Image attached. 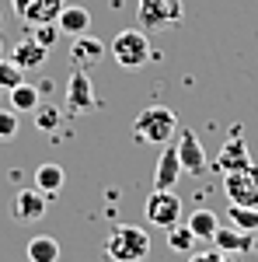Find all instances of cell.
Listing matches in <instances>:
<instances>
[{
    "instance_id": "1",
    "label": "cell",
    "mask_w": 258,
    "mask_h": 262,
    "mask_svg": "<svg viewBox=\"0 0 258 262\" xmlns=\"http://www.w3.org/2000/svg\"><path fill=\"white\" fill-rule=\"evenodd\" d=\"M105 255L112 262H143L150 255V234L136 224H115L105 238Z\"/></svg>"
},
{
    "instance_id": "2",
    "label": "cell",
    "mask_w": 258,
    "mask_h": 262,
    "mask_svg": "<svg viewBox=\"0 0 258 262\" xmlns=\"http://www.w3.org/2000/svg\"><path fill=\"white\" fill-rule=\"evenodd\" d=\"M133 133L139 143H171L178 133V116L168 108V105H150L143 108L136 119H133Z\"/></svg>"
},
{
    "instance_id": "3",
    "label": "cell",
    "mask_w": 258,
    "mask_h": 262,
    "mask_svg": "<svg viewBox=\"0 0 258 262\" xmlns=\"http://www.w3.org/2000/svg\"><path fill=\"white\" fill-rule=\"evenodd\" d=\"M108 53H112V60L119 63L122 70H139L143 63L154 56L150 39H147V32H143V28H122L119 35L112 39Z\"/></svg>"
},
{
    "instance_id": "4",
    "label": "cell",
    "mask_w": 258,
    "mask_h": 262,
    "mask_svg": "<svg viewBox=\"0 0 258 262\" xmlns=\"http://www.w3.org/2000/svg\"><path fill=\"white\" fill-rule=\"evenodd\" d=\"M185 18L181 0H136V21L143 32H171Z\"/></svg>"
},
{
    "instance_id": "5",
    "label": "cell",
    "mask_w": 258,
    "mask_h": 262,
    "mask_svg": "<svg viewBox=\"0 0 258 262\" xmlns=\"http://www.w3.org/2000/svg\"><path fill=\"white\" fill-rule=\"evenodd\" d=\"M181 196L178 192H171V189H154L147 203H143V217L150 221V227H175L181 221Z\"/></svg>"
},
{
    "instance_id": "6",
    "label": "cell",
    "mask_w": 258,
    "mask_h": 262,
    "mask_svg": "<svg viewBox=\"0 0 258 262\" xmlns=\"http://www.w3.org/2000/svg\"><path fill=\"white\" fill-rule=\"evenodd\" d=\"M223 192L230 206H258V168L248 164L241 171H227L223 175Z\"/></svg>"
},
{
    "instance_id": "7",
    "label": "cell",
    "mask_w": 258,
    "mask_h": 262,
    "mask_svg": "<svg viewBox=\"0 0 258 262\" xmlns=\"http://www.w3.org/2000/svg\"><path fill=\"white\" fill-rule=\"evenodd\" d=\"M175 147H178V161L185 175H206L209 161H206V150H202V143H199V137L192 129H181Z\"/></svg>"
},
{
    "instance_id": "8",
    "label": "cell",
    "mask_w": 258,
    "mask_h": 262,
    "mask_svg": "<svg viewBox=\"0 0 258 262\" xmlns=\"http://www.w3.org/2000/svg\"><path fill=\"white\" fill-rule=\"evenodd\" d=\"M45 206H49V200L32 185V189H18V192H14L11 213H14V221L32 224V221H42V217H45Z\"/></svg>"
},
{
    "instance_id": "9",
    "label": "cell",
    "mask_w": 258,
    "mask_h": 262,
    "mask_svg": "<svg viewBox=\"0 0 258 262\" xmlns=\"http://www.w3.org/2000/svg\"><path fill=\"white\" fill-rule=\"evenodd\" d=\"M251 164V154H248V143H244V137H241V129H234L230 137H227V143H223V150L217 154V161H213V168L217 171H241V168H248Z\"/></svg>"
},
{
    "instance_id": "10",
    "label": "cell",
    "mask_w": 258,
    "mask_h": 262,
    "mask_svg": "<svg viewBox=\"0 0 258 262\" xmlns=\"http://www.w3.org/2000/svg\"><path fill=\"white\" fill-rule=\"evenodd\" d=\"M66 105H70V112H77V116L98 108V98H95L91 77H87L84 70H77V74L70 77V84H66Z\"/></svg>"
},
{
    "instance_id": "11",
    "label": "cell",
    "mask_w": 258,
    "mask_h": 262,
    "mask_svg": "<svg viewBox=\"0 0 258 262\" xmlns=\"http://www.w3.org/2000/svg\"><path fill=\"white\" fill-rule=\"evenodd\" d=\"M181 175L185 171H181V161H178V147L164 143V150H160V158H157V168H154V189H175Z\"/></svg>"
},
{
    "instance_id": "12",
    "label": "cell",
    "mask_w": 258,
    "mask_h": 262,
    "mask_svg": "<svg viewBox=\"0 0 258 262\" xmlns=\"http://www.w3.org/2000/svg\"><path fill=\"white\" fill-rule=\"evenodd\" d=\"M45 56H49V49L39 46L35 39H21V42L11 46V63L18 67L21 74H25V70H39L42 63H45Z\"/></svg>"
},
{
    "instance_id": "13",
    "label": "cell",
    "mask_w": 258,
    "mask_h": 262,
    "mask_svg": "<svg viewBox=\"0 0 258 262\" xmlns=\"http://www.w3.org/2000/svg\"><path fill=\"white\" fill-rule=\"evenodd\" d=\"M105 53H108V49H105V42H101L98 35H87V32H84V35H74V46H70V60L77 63L80 70H84V67H91V63H98Z\"/></svg>"
},
{
    "instance_id": "14",
    "label": "cell",
    "mask_w": 258,
    "mask_h": 262,
    "mask_svg": "<svg viewBox=\"0 0 258 262\" xmlns=\"http://www.w3.org/2000/svg\"><path fill=\"white\" fill-rule=\"evenodd\" d=\"M35 189H39L45 200H56L60 196V189H63V182H66V171H63V164H56V161H45V164H39L35 168Z\"/></svg>"
},
{
    "instance_id": "15",
    "label": "cell",
    "mask_w": 258,
    "mask_h": 262,
    "mask_svg": "<svg viewBox=\"0 0 258 262\" xmlns=\"http://www.w3.org/2000/svg\"><path fill=\"white\" fill-rule=\"evenodd\" d=\"M213 245H217L220 255H238V252H251V248H255V238L244 234V231H238V227H217Z\"/></svg>"
},
{
    "instance_id": "16",
    "label": "cell",
    "mask_w": 258,
    "mask_h": 262,
    "mask_svg": "<svg viewBox=\"0 0 258 262\" xmlns=\"http://www.w3.org/2000/svg\"><path fill=\"white\" fill-rule=\"evenodd\" d=\"M63 7H66V0H32L28 11L21 14V21H28V25H56Z\"/></svg>"
},
{
    "instance_id": "17",
    "label": "cell",
    "mask_w": 258,
    "mask_h": 262,
    "mask_svg": "<svg viewBox=\"0 0 258 262\" xmlns=\"http://www.w3.org/2000/svg\"><path fill=\"white\" fill-rule=\"evenodd\" d=\"M25 252H28V262H60V242L49 234H35Z\"/></svg>"
},
{
    "instance_id": "18",
    "label": "cell",
    "mask_w": 258,
    "mask_h": 262,
    "mask_svg": "<svg viewBox=\"0 0 258 262\" xmlns=\"http://www.w3.org/2000/svg\"><path fill=\"white\" fill-rule=\"evenodd\" d=\"M56 25H60L63 35H84L87 25H91V14H87V7H63Z\"/></svg>"
},
{
    "instance_id": "19",
    "label": "cell",
    "mask_w": 258,
    "mask_h": 262,
    "mask_svg": "<svg viewBox=\"0 0 258 262\" xmlns=\"http://www.w3.org/2000/svg\"><path fill=\"white\" fill-rule=\"evenodd\" d=\"M39 101H42V95H39V88H35V84H25V81H21L18 88H11V108H14V112H35V108H39Z\"/></svg>"
},
{
    "instance_id": "20",
    "label": "cell",
    "mask_w": 258,
    "mask_h": 262,
    "mask_svg": "<svg viewBox=\"0 0 258 262\" xmlns=\"http://www.w3.org/2000/svg\"><path fill=\"white\" fill-rule=\"evenodd\" d=\"M32 116H35V129H42V133H56L63 126V108L53 101H39V108Z\"/></svg>"
},
{
    "instance_id": "21",
    "label": "cell",
    "mask_w": 258,
    "mask_h": 262,
    "mask_svg": "<svg viewBox=\"0 0 258 262\" xmlns=\"http://www.w3.org/2000/svg\"><path fill=\"white\" fill-rule=\"evenodd\" d=\"M189 227H192V234H196L199 242H213V234H217V213L213 210H196L192 217H189Z\"/></svg>"
},
{
    "instance_id": "22",
    "label": "cell",
    "mask_w": 258,
    "mask_h": 262,
    "mask_svg": "<svg viewBox=\"0 0 258 262\" xmlns=\"http://www.w3.org/2000/svg\"><path fill=\"white\" fill-rule=\"evenodd\" d=\"M227 217H230V227H238L244 234H255L258 231V206H230Z\"/></svg>"
},
{
    "instance_id": "23",
    "label": "cell",
    "mask_w": 258,
    "mask_h": 262,
    "mask_svg": "<svg viewBox=\"0 0 258 262\" xmlns=\"http://www.w3.org/2000/svg\"><path fill=\"white\" fill-rule=\"evenodd\" d=\"M196 242H199V238L192 234L189 224H175V227H168V248H171V252H192Z\"/></svg>"
},
{
    "instance_id": "24",
    "label": "cell",
    "mask_w": 258,
    "mask_h": 262,
    "mask_svg": "<svg viewBox=\"0 0 258 262\" xmlns=\"http://www.w3.org/2000/svg\"><path fill=\"white\" fill-rule=\"evenodd\" d=\"M60 35H63L60 25H32V39L39 42V46H45V49H53Z\"/></svg>"
},
{
    "instance_id": "25",
    "label": "cell",
    "mask_w": 258,
    "mask_h": 262,
    "mask_svg": "<svg viewBox=\"0 0 258 262\" xmlns=\"http://www.w3.org/2000/svg\"><path fill=\"white\" fill-rule=\"evenodd\" d=\"M21 81H25V77H21L18 67L11 60H0V91H11V88H18Z\"/></svg>"
},
{
    "instance_id": "26",
    "label": "cell",
    "mask_w": 258,
    "mask_h": 262,
    "mask_svg": "<svg viewBox=\"0 0 258 262\" xmlns=\"http://www.w3.org/2000/svg\"><path fill=\"white\" fill-rule=\"evenodd\" d=\"M14 137H18V112L0 108V140H14Z\"/></svg>"
},
{
    "instance_id": "27",
    "label": "cell",
    "mask_w": 258,
    "mask_h": 262,
    "mask_svg": "<svg viewBox=\"0 0 258 262\" xmlns=\"http://www.w3.org/2000/svg\"><path fill=\"white\" fill-rule=\"evenodd\" d=\"M189 262H220V252H206V255H192Z\"/></svg>"
},
{
    "instance_id": "28",
    "label": "cell",
    "mask_w": 258,
    "mask_h": 262,
    "mask_svg": "<svg viewBox=\"0 0 258 262\" xmlns=\"http://www.w3.org/2000/svg\"><path fill=\"white\" fill-rule=\"evenodd\" d=\"M11 4H14V11H18V18H21V14L28 11V4H32V0H11Z\"/></svg>"
},
{
    "instance_id": "29",
    "label": "cell",
    "mask_w": 258,
    "mask_h": 262,
    "mask_svg": "<svg viewBox=\"0 0 258 262\" xmlns=\"http://www.w3.org/2000/svg\"><path fill=\"white\" fill-rule=\"evenodd\" d=\"M4 49H7V42H4V39H0V60H4Z\"/></svg>"
},
{
    "instance_id": "30",
    "label": "cell",
    "mask_w": 258,
    "mask_h": 262,
    "mask_svg": "<svg viewBox=\"0 0 258 262\" xmlns=\"http://www.w3.org/2000/svg\"><path fill=\"white\" fill-rule=\"evenodd\" d=\"M251 252H255V255H258V242H255V248H251Z\"/></svg>"
}]
</instances>
